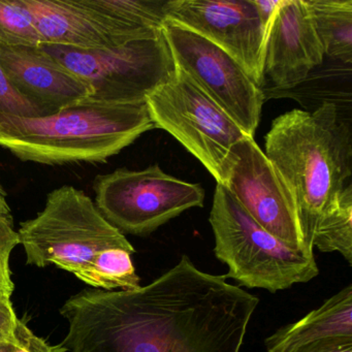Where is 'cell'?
Wrapping results in <instances>:
<instances>
[{
	"instance_id": "6da1fadb",
	"label": "cell",
	"mask_w": 352,
	"mask_h": 352,
	"mask_svg": "<svg viewBox=\"0 0 352 352\" xmlns=\"http://www.w3.org/2000/svg\"><path fill=\"white\" fill-rule=\"evenodd\" d=\"M256 296L187 255L131 290L86 288L67 298V352H241Z\"/></svg>"
},
{
	"instance_id": "7a4b0ae2",
	"label": "cell",
	"mask_w": 352,
	"mask_h": 352,
	"mask_svg": "<svg viewBox=\"0 0 352 352\" xmlns=\"http://www.w3.org/2000/svg\"><path fill=\"white\" fill-rule=\"evenodd\" d=\"M265 154L289 187L304 236L312 239L321 216L352 174L351 131L333 102L313 112L294 109L274 119Z\"/></svg>"
},
{
	"instance_id": "3957f363",
	"label": "cell",
	"mask_w": 352,
	"mask_h": 352,
	"mask_svg": "<svg viewBox=\"0 0 352 352\" xmlns=\"http://www.w3.org/2000/svg\"><path fill=\"white\" fill-rule=\"evenodd\" d=\"M156 129L146 102L86 98L45 117L0 114V147L46 166L102 164Z\"/></svg>"
},
{
	"instance_id": "277c9868",
	"label": "cell",
	"mask_w": 352,
	"mask_h": 352,
	"mask_svg": "<svg viewBox=\"0 0 352 352\" xmlns=\"http://www.w3.org/2000/svg\"><path fill=\"white\" fill-rule=\"evenodd\" d=\"M210 224L216 257L228 265L226 278L240 285L274 294L319 274L313 250L292 248L270 234L220 184L214 192Z\"/></svg>"
},
{
	"instance_id": "5b68a950",
	"label": "cell",
	"mask_w": 352,
	"mask_h": 352,
	"mask_svg": "<svg viewBox=\"0 0 352 352\" xmlns=\"http://www.w3.org/2000/svg\"><path fill=\"white\" fill-rule=\"evenodd\" d=\"M18 236L28 265L38 267L55 265L77 278L102 251L111 248L135 251L124 234L104 217L90 197L71 185L51 191L43 211L21 222Z\"/></svg>"
},
{
	"instance_id": "8992f818",
	"label": "cell",
	"mask_w": 352,
	"mask_h": 352,
	"mask_svg": "<svg viewBox=\"0 0 352 352\" xmlns=\"http://www.w3.org/2000/svg\"><path fill=\"white\" fill-rule=\"evenodd\" d=\"M41 47L83 80L91 89L90 98L100 102H146L176 73L164 32L157 38L102 50L49 44Z\"/></svg>"
},
{
	"instance_id": "52a82bcc",
	"label": "cell",
	"mask_w": 352,
	"mask_h": 352,
	"mask_svg": "<svg viewBox=\"0 0 352 352\" xmlns=\"http://www.w3.org/2000/svg\"><path fill=\"white\" fill-rule=\"evenodd\" d=\"M148 110L156 129L172 135L223 185L230 150L249 137L186 74L174 77L148 96Z\"/></svg>"
},
{
	"instance_id": "ba28073f",
	"label": "cell",
	"mask_w": 352,
	"mask_h": 352,
	"mask_svg": "<svg viewBox=\"0 0 352 352\" xmlns=\"http://www.w3.org/2000/svg\"><path fill=\"white\" fill-rule=\"evenodd\" d=\"M96 205L122 234L148 236L173 218L201 208L205 190L199 184L175 178L158 164L145 170L117 168L94 179Z\"/></svg>"
},
{
	"instance_id": "9c48e42d",
	"label": "cell",
	"mask_w": 352,
	"mask_h": 352,
	"mask_svg": "<svg viewBox=\"0 0 352 352\" xmlns=\"http://www.w3.org/2000/svg\"><path fill=\"white\" fill-rule=\"evenodd\" d=\"M162 32L177 69L254 138L265 102L263 88L238 61L203 36L170 21Z\"/></svg>"
},
{
	"instance_id": "30bf717a",
	"label": "cell",
	"mask_w": 352,
	"mask_h": 352,
	"mask_svg": "<svg viewBox=\"0 0 352 352\" xmlns=\"http://www.w3.org/2000/svg\"><path fill=\"white\" fill-rule=\"evenodd\" d=\"M226 187L245 211L267 232L294 249H308L289 187L254 138L230 150L224 168Z\"/></svg>"
},
{
	"instance_id": "8fae6325",
	"label": "cell",
	"mask_w": 352,
	"mask_h": 352,
	"mask_svg": "<svg viewBox=\"0 0 352 352\" xmlns=\"http://www.w3.org/2000/svg\"><path fill=\"white\" fill-rule=\"evenodd\" d=\"M166 21L213 43L263 88L265 32L253 0H170Z\"/></svg>"
},
{
	"instance_id": "7c38bea8",
	"label": "cell",
	"mask_w": 352,
	"mask_h": 352,
	"mask_svg": "<svg viewBox=\"0 0 352 352\" xmlns=\"http://www.w3.org/2000/svg\"><path fill=\"white\" fill-rule=\"evenodd\" d=\"M20 3L44 44L102 50L162 34L118 21L90 7L86 0H20Z\"/></svg>"
},
{
	"instance_id": "4fadbf2b",
	"label": "cell",
	"mask_w": 352,
	"mask_h": 352,
	"mask_svg": "<svg viewBox=\"0 0 352 352\" xmlns=\"http://www.w3.org/2000/svg\"><path fill=\"white\" fill-rule=\"evenodd\" d=\"M323 59L307 0H282L265 36V80L279 89H292L304 83Z\"/></svg>"
},
{
	"instance_id": "5bb4252c",
	"label": "cell",
	"mask_w": 352,
	"mask_h": 352,
	"mask_svg": "<svg viewBox=\"0 0 352 352\" xmlns=\"http://www.w3.org/2000/svg\"><path fill=\"white\" fill-rule=\"evenodd\" d=\"M0 63L16 91L43 117L91 96L83 80L41 46H0Z\"/></svg>"
},
{
	"instance_id": "9a60e30c",
	"label": "cell",
	"mask_w": 352,
	"mask_h": 352,
	"mask_svg": "<svg viewBox=\"0 0 352 352\" xmlns=\"http://www.w3.org/2000/svg\"><path fill=\"white\" fill-rule=\"evenodd\" d=\"M352 341V285L346 286L300 320L265 339L267 352H283L311 344Z\"/></svg>"
},
{
	"instance_id": "2e32d148",
	"label": "cell",
	"mask_w": 352,
	"mask_h": 352,
	"mask_svg": "<svg viewBox=\"0 0 352 352\" xmlns=\"http://www.w3.org/2000/svg\"><path fill=\"white\" fill-rule=\"evenodd\" d=\"M324 56L352 61V0H307Z\"/></svg>"
},
{
	"instance_id": "e0dca14e",
	"label": "cell",
	"mask_w": 352,
	"mask_h": 352,
	"mask_svg": "<svg viewBox=\"0 0 352 352\" xmlns=\"http://www.w3.org/2000/svg\"><path fill=\"white\" fill-rule=\"evenodd\" d=\"M312 246L321 252H339L351 265L352 186L350 183L321 216L313 234Z\"/></svg>"
},
{
	"instance_id": "ac0fdd59",
	"label": "cell",
	"mask_w": 352,
	"mask_h": 352,
	"mask_svg": "<svg viewBox=\"0 0 352 352\" xmlns=\"http://www.w3.org/2000/svg\"><path fill=\"white\" fill-rule=\"evenodd\" d=\"M121 248L102 251L78 279L96 289L114 292L137 289L141 286L131 255Z\"/></svg>"
},
{
	"instance_id": "d6986e66",
	"label": "cell",
	"mask_w": 352,
	"mask_h": 352,
	"mask_svg": "<svg viewBox=\"0 0 352 352\" xmlns=\"http://www.w3.org/2000/svg\"><path fill=\"white\" fill-rule=\"evenodd\" d=\"M86 3L123 23L150 32H162L166 22L162 0H86Z\"/></svg>"
},
{
	"instance_id": "ffe728a7",
	"label": "cell",
	"mask_w": 352,
	"mask_h": 352,
	"mask_svg": "<svg viewBox=\"0 0 352 352\" xmlns=\"http://www.w3.org/2000/svg\"><path fill=\"white\" fill-rule=\"evenodd\" d=\"M44 44L20 0H0V46L40 47Z\"/></svg>"
},
{
	"instance_id": "44dd1931",
	"label": "cell",
	"mask_w": 352,
	"mask_h": 352,
	"mask_svg": "<svg viewBox=\"0 0 352 352\" xmlns=\"http://www.w3.org/2000/svg\"><path fill=\"white\" fill-rule=\"evenodd\" d=\"M19 245L18 230H15L11 208L3 190L0 191V294L12 296L14 285L10 257L12 251Z\"/></svg>"
},
{
	"instance_id": "7402d4cb",
	"label": "cell",
	"mask_w": 352,
	"mask_h": 352,
	"mask_svg": "<svg viewBox=\"0 0 352 352\" xmlns=\"http://www.w3.org/2000/svg\"><path fill=\"white\" fill-rule=\"evenodd\" d=\"M0 352H67L63 345H51L19 319L15 337L0 340Z\"/></svg>"
},
{
	"instance_id": "603a6c76",
	"label": "cell",
	"mask_w": 352,
	"mask_h": 352,
	"mask_svg": "<svg viewBox=\"0 0 352 352\" xmlns=\"http://www.w3.org/2000/svg\"><path fill=\"white\" fill-rule=\"evenodd\" d=\"M0 114L36 118L43 117L42 113L24 98L10 83L0 63Z\"/></svg>"
},
{
	"instance_id": "cb8c5ba5",
	"label": "cell",
	"mask_w": 352,
	"mask_h": 352,
	"mask_svg": "<svg viewBox=\"0 0 352 352\" xmlns=\"http://www.w3.org/2000/svg\"><path fill=\"white\" fill-rule=\"evenodd\" d=\"M19 318L12 304L11 296L0 294V335L6 338L15 337Z\"/></svg>"
},
{
	"instance_id": "d4e9b609",
	"label": "cell",
	"mask_w": 352,
	"mask_h": 352,
	"mask_svg": "<svg viewBox=\"0 0 352 352\" xmlns=\"http://www.w3.org/2000/svg\"><path fill=\"white\" fill-rule=\"evenodd\" d=\"M283 352H352V341L321 342Z\"/></svg>"
},
{
	"instance_id": "484cf974",
	"label": "cell",
	"mask_w": 352,
	"mask_h": 352,
	"mask_svg": "<svg viewBox=\"0 0 352 352\" xmlns=\"http://www.w3.org/2000/svg\"><path fill=\"white\" fill-rule=\"evenodd\" d=\"M281 3L282 0H253V3L256 7L257 13H258L259 18H261L265 34H267V30H269L272 19H273L274 15H275L276 11H277Z\"/></svg>"
},
{
	"instance_id": "4316f807",
	"label": "cell",
	"mask_w": 352,
	"mask_h": 352,
	"mask_svg": "<svg viewBox=\"0 0 352 352\" xmlns=\"http://www.w3.org/2000/svg\"><path fill=\"white\" fill-rule=\"evenodd\" d=\"M3 339H7V338L3 337V336L0 335V340H3Z\"/></svg>"
},
{
	"instance_id": "83f0119b",
	"label": "cell",
	"mask_w": 352,
	"mask_h": 352,
	"mask_svg": "<svg viewBox=\"0 0 352 352\" xmlns=\"http://www.w3.org/2000/svg\"><path fill=\"white\" fill-rule=\"evenodd\" d=\"M3 190V188H1V186H0V191Z\"/></svg>"
}]
</instances>
